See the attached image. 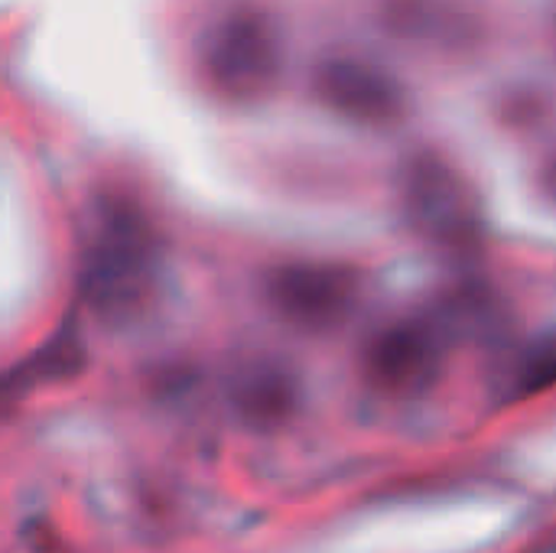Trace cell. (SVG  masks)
Here are the masks:
<instances>
[{
  "instance_id": "obj_1",
  "label": "cell",
  "mask_w": 556,
  "mask_h": 553,
  "mask_svg": "<svg viewBox=\"0 0 556 553\" xmlns=\"http://www.w3.org/2000/svg\"><path fill=\"white\" fill-rule=\"evenodd\" d=\"M202 68L235 101L267 95L283 68V42L274 20L251 7L225 10L202 36Z\"/></svg>"
},
{
  "instance_id": "obj_2",
  "label": "cell",
  "mask_w": 556,
  "mask_h": 553,
  "mask_svg": "<svg viewBox=\"0 0 556 553\" xmlns=\"http://www.w3.org/2000/svg\"><path fill=\"white\" fill-rule=\"evenodd\" d=\"M85 293L108 316L134 313L153 287V244L130 212H108L85 264Z\"/></svg>"
},
{
  "instance_id": "obj_3",
  "label": "cell",
  "mask_w": 556,
  "mask_h": 553,
  "mask_svg": "<svg viewBox=\"0 0 556 553\" xmlns=\"http://www.w3.org/2000/svg\"><path fill=\"white\" fill-rule=\"evenodd\" d=\"M443 336L424 319L384 326L365 349L368 381L391 398H414L433 388L443 372Z\"/></svg>"
},
{
  "instance_id": "obj_4",
  "label": "cell",
  "mask_w": 556,
  "mask_h": 553,
  "mask_svg": "<svg viewBox=\"0 0 556 553\" xmlns=\"http://www.w3.org/2000/svg\"><path fill=\"white\" fill-rule=\"evenodd\" d=\"M404 209L433 241H469L479 228L466 183L437 156H420L404 173Z\"/></svg>"
},
{
  "instance_id": "obj_5",
  "label": "cell",
  "mask_w": 556,
  "mask_h": 553,
  "mask_svg": "<svg viewBox=\"0 0 556 553\" xmlns=\"http://www.w3.org/2000/svg\"><path fill=\"white\" fill-rule=\"evenodd\" d=\"M319 101L352 124L384 127L404 114V88L381 65L355 55L326 59L316 68Z\"/></svg>"
},
{
  "instance_id": "obj_6",
  "label": "cell",
  "mask_w": 556,
  "mask_h": 553,
  "mask_svg": "<svg viewBox=\"0 0 556 553\" xmlns=\"http://www.w3.org/2000/svg\"><path fill=\"white\" fill-rule=\"evenodd\" d=\"M355 277L345 267L332 264H293L277 271L270 280L274 306L287 319L309 329H326L345 319L355 306Z\"/></svg>"
},
{
  "instance_id": "obj_7",
  "label": "cell",
  "mask_w": 556,
  "mask_h": 553,
  "mask_svg": "<svg viewBox=\"0 0 556 553\" xmlns=\"http://www.w3.org/2000/svg\"><path fill=\"white\" fill-rule=\"evenodd\" d=\"M238 404L251 420H280L293 404V381L277 368H257L238 385Z\"/></svg>"
},
{
  "instance_id": "obj_8",
  "label": "cell",
  "mask_w": 556,
  "mask_h": 553,
  "mask_svg": "<svg viewBox=\"0 0 556 553\" xmlns=\"http://www.w3.org/2000/svg\"><path fill=\"white\" fill-rule=\"evenodd\" d=\"M556 385V339L541 342L534 352H528L518 365V391L538 394Z\"/></svg>"
},
{
  "instance_id": "obj_9",
  "label": "cell",
  "mask_w": 556,
  "mask_h": 553,
  "mask_svg": "<svg viewBox=\"0 0 556 553\" xmlns=\"http://www.w3.org/2000/svg\"><path fill=\"white\" fill-rule=\"evenodd\" d=\"M554 183H556V176H554Z\"/></svg>"
}]
</instances>
